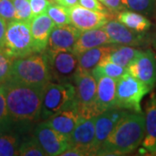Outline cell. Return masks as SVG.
Instances as JSON below:
<instances>
[{"instance_id":"6da1fadb","label":"cell","mask_w":156,"mask_h":156,"mask_svg":"<svg viewBox=\"0 0 156 156\" xmlns=\"http://www.w3.org/2000/svg\"><path fill=\"white\" fill-rule=\"evenodd\" d=\"M145 115L128 113L114 128L97 155H123L135 150L145 137Z\"/></svg>"},{"instance_id":"7a4b0ae2","label":"cell","mask_w":156,"mask_h":156,"mask_svg":"<svg viewBox=\"0 0 156 156\" xmlns=\"http://www.w3.org/2000/svg\"><path fill=\"white\" fill-rule=\"evenodd\" d=\"M3 85L8 111L12 120L30 122L40 118L44 89L10 79Z\"/></svg>"},{"instance_id":"3957f363","label":"cell","mask_w":156,"mask_h":156,"mask_svg":"<svg viewBox=\"0 0 156 156\" xmlns=\"http://www.w3.org/2000/svg\"><path fill=\"white\" fill-rule=\"evenodd\" d=\"M52 78L47 54L37 53L15 59L10 80L44 89ZM8 79V80H9Z\"/></svg>"},{"instance_id":"277c9868","label":"cell","mask_w":156,"mask_h":156,"mask_svg":"<svg viewBox=\"0 0 156 156\" xmlns=\"http://www.w3.org/2000/svg\"><path fill=\"white\" fill-rule=\"evenodd\" d=\"M77 96L75 85L69 82L50 83L43 90L40 118L47 120L59 112L76 109Z\"/></svg>"},{"instance_id":"5b68a950","label":"cell","mask_w":156,"mask_h":156,"mask_svg":"<svg viewBox=\"0 0 156 156\" xmlns=\"http://www.w3.org/2000/svg\"><path fill=\"white\" fill-rule=\"evenodd\" d=\"M151 89L129 73L117 80L115 108L140 113V101Z\"/></svg>"},{"instance_id":"8992f818","label":"cell","mask_w":156,"mask_h":156,"mask_svg":"<svg viewBox=\"0 0 156 156\" xmlns=\"http://www.w3.org/2000/svg\"><path fill=\"white\" fill-rule=\"evenodd\" d=\"M3 49L14 60L34 53L30 22L12 20L8 23Z\"/></svg>"},{"instance_id":"52a82bcc","label":"cell","mask_w":156,"mask_h":156,"mask_svg":"<svg viewBox=\"0 0 156 156\" xmlns=\"http://www.w3.org/2000/svg\"><path fill=\"white\" fill-rule=\"evenodd\" d=\"M74 85L76 89V110L82 118L89 119L100 115L96 107L97 81L91 72L78 70L74 77Z\"/></svg>"},{"instance_id":"ba28073f","label":"cell","mask_w":156,"mask_h":156,"mask_svg":"<svg viewBox=\"0 0 156 156\" xmlns=\"http://www.w3.org/2000/svg\"><path fill=\"white\" fill-rule=\"evenodd\" d=\"M52 77L59 83L69 82L74 80L79 69L78 56L72 51H56L46 53Z\"/></svg>"},{"instance_id":"9c48e42d","label":"cell","mask_w":156,"mask_h":156,"mask_svg":"<svg viewBox=\"0 0 156 156\" xmlns=\"http://www.w3.org/2000/svg\"><path fill=\"white\" fill-rule=\"evenodd\" d=\"M34 137L47 155H62L69 147V138L50 127L45 122L36 127Z\"/></svg>"},{"instance_id":"30bf717a","label":"cell","mask_w":156,"mask_h":156,"mask_svg":"<svg viewBox=\"0 0 156 156\" xmlns=\"http://www.w3.org/2000/svg\"><path fill=\"white\" fill-rule=\"evenodd\" d=\"M128 72L148 86L151 89L156 84V56L151 50L141 51L127 68Z\"/></svg>"},{"instance_id":"8fae6325","label":"cell","mask_w":156,"mask_h":156,"mask_svg":"<svg viewBox=\"0 0 156 156\" xmlns=\"http://www.w3.org/2000/svg\"><path fill=\"white\" fill-rule=\"evenodd\" d=\"M95 117L89 119L81 118L69 139V147L82 150L85 155H95Z\"/></svg>"},{"instance_id":"7c38bea8","label":"cell","mask_w":156,"mask_h":156,"mask_svg":"<svg viewBox=\"0 0 156 156\" xmlns=\"http://www.w3.org/2000/svg\"><path fill=\"white\" fill-rule=\"evenodd\" d=\"M71 23L82 31L102 28L109 21V13L92 11L77 5L69 8Z\"/></svg>"},{"instance_id":"4fadbf2b","label":"cell","mask_w":156,"mask_h":156,"mask_svg":"<svg viewBox=\"0 0 156 156\" xmlns=\"http://www.w3.org/2000/svg\"><path fill=\"white\" fill-rule=\"evenodd\" d=\"M128 114V112L126 111V109L114 108L95 117V138L94 143L95 155H97L98 151L104 144L117 123Z\"/></svg>"},{"instance_id":"5bb4252c","label":"cell","mask_w":156,"mask_h":156,"mask_svg":"<svg viewBox=\"0 0 156 156\" xmlns=\"http://www.w3.org/2000/svg\"><path fill=\"white\" fill-rule=\"evenodd\" d=\"M82 30L74 25H55L50 35L46 53L56 51H72Z\"/></svg>"},{"instance_id":"9a60e30c","label":"cell","mask_w":156,"mask_h":156,"mask_svg":"<svg viewBox=\"0 0 156 156\" xmlns=\"http://www.w3.org/2000/svg\"><path fill=\"white\" fill-rule=\"evenodd\" d=\"M30 23L34 53H43L47 49L50 35L56 24L47 13L34 17Z\"/></svg>"},{"instance_id":"2e32d148","label":"cell","mask_w":156,"mask_h":156,"mask_svg":"<svg viewBox=\"0 0 156 156\" xmlns=\"http://www.w3.org/2000/svg\"><path fill=\"white\" fill-rule=\"evenodd\" d=\"M102 29L108 35L113 44L125 45H139L144 39L143 32H138L128 28L122 23L109 20Z\"/></svg>"},{"instance_id":"e0dca14e","label":"cell","mask_w":156,"mask_h":156,"mask_svg":"<svg viewBox=\"0 0 156 156\" xmlns=\"http://www.w3.org/2000/svg\"><path fill=\"white\" fill-rule=\"evenodd\" d=\"M117 80L101 76L97 80L96 107L100 114L115 108Z\"/></svg>"},{"instance_id":"ac0fdd59","label":"cell","mask_w":156,"mask_h":156,"mask_svg":"<svg viewBox=\"0 0 156 156\" xmlns=\"http://www.w3.org/2000/svg\"><path fill=\"white\" fill-rule=\"evenodd\" d=\"M113 44L108 35L102 28L82 31L79 38L73 48L72 52L79 56L83 52L102 45Z\"/></svg>"},{"instance_id":"d6986e66","label":"cell","mask_w":156,"mask_h":156,"mask_svg":"<svg viewBox=\"0 0 156 156\" xmlns=\"http://www.w3.org/2000/svg\"><path fill=\"white\" fill-rule=\"evenodd\" d=\"M81 118L82 117L80 116L76 109H70L55 114L49 119L45 120V122L69 139Z\"/></svg>"},{"instance_id":"ffe728a7","label":"cell","mask_w":156,"mask_h":156,"mask_svg":"<svg viewBox=\"0 0 156 156\" xmlns=\"http://www.w3.org/2000/svg\"><path fill=\"white\" fill-rule=\"evenodd\" d=\"M146 134L142 147L152 154H156V95L153 94L146 107Z\"/></svg>"},{"instance_id":"44dd1931","label":"cell","mask_w":156,"mask_h":156,"mask_svg":"<svg viewBox=\"0 0 156 156\" xmlns=\"http://www.w3.org/2000/svg\"><path fill=\"white\" fill-rule=\"evenodd\" d=\"M115 46H99L86 50L78 56L79 71L91 72L115 50Z\"/></svg>"},{"instance_id":"7402d4cb","label":"cell","mask_w":156,"mask_h":156,"mask_svg":"<svg viewBox=\"0 0 156 156\" xmlns=\"http://www.w3.org/2000/svg\"><path fill=\"white\" fill-rule=\"evenodd\" d=\"M118 21L122 23L128 28L138 32H144L150 28L151 22L139 12L133 11H122L118 12Z\"/></svg>"},{"instance_id":"603a6c76","label":"cell","mask_w":156,"mask_h":156,"mask_svg":"<svg viewBox=\"0 0 156 156\" xmlns=\"http://www.w3.org/2000/svg\"><path fill=\"white\" fill-rule=\"evenodd\" d=\"M140 53L141 50H137L134 47H130L127 45L120 46V47H115V50L104 60L115 62L122 67L128 68V65L136 57H138Z\"/></svg>"},{"instance_id":"cb8c5ba5","label":"cell","mask_w":156,"mask_h":156,"mask_svg":"<svg viewBox=\"0 0 156 156\" xmlns=\"http://www.w3.org/2000/svg\"><path fill=\"white\" fill-rule=\"evenodd\" d=\"M127 72H128L127 68L122 67L115 62L107 60H103L99 65H97L91 71L96 81L101 76H109L115 80H118Z\"/></svg>"},{"instance_id":"d4e9b609","label":"cell","mask_w":156,"mask_h":156,"mask_svg":"<svg viewBox=\"0 0 156 156\" xmlns=\"http://www.w3.org/2000/svg\"><path fill=\"white\" fill-rule=\"evenodd\" d=\"M46 13L50 16L56 25H64L71 23L69 8L67 7L60 5L56 3H51L48 7Z\"/></svg>"},{"instance_id":"484cf974","label":"cell","mask_w":156,"mask_h":156,"mask_svg":"<svg viewBox=\"0 0 156 156\" xmlns=\"http://www.w3.org/2000/svg\"><path fill=\"white\" fill-rule=\"evenodd\" d=\"M19 143L13 134L0 135V156L19 155Z\"/></svg>"},{"instance_id":"4316f807","label":"cell","mask_w":156,"mask_h":156,"mask_svg":"<svg viewBox=\"0 0 156 156\" xmlns=\"http://www.w3.org/2000/svg\"><path fill=\"white\" fill-rule=\"evenodd\" d=\"M16 11L15 20L30 22L33 18L30 0H12Z\"/></svg>"},{"instance_id":"83f0119b","label":"cell","mask_w":156,"mask_h":156,"mask_svg":"<svg viewBox=\"0 0 156 156\" xmlns=\"http://www.w3.org/2000/svg\"><path fill=\"white\" fill-rule=\"evenodd\" d=\"M125 8L140 14L149 15L154 9V0H122Z\"/></svg>"},{"instance_id":"f1b7e54d","label":"cell","mask_w":156,"mask_h":156,"mask_svg":"<svg viewBox=\"0 0 156 156\" xmlns=\"http://www.w3.org/2000/svg\"><path fill=\"white\" fill-rule=\"evenodd\" d=\"M19 155L22 156H45L47 155L37 140L34 138L23 141L19 146Z\"/></svg>"},{"instance_id":"f546056e","label":"cell","mask_w":156,"mask_h":156,"mask_svg":"<svg viewBox=\"0 0 156 156\" xmlns=\"http://www.w3.org/2000/svg\"><path fill=\"white\" fill-rule=\"evenodd\" d=\"M14 59L6 53L3 48H0V83H4L10 78L11 68Z\"/></svg>"},{"instance_id":"4dcf8cb0","label":"cell","mask_w":156,"mask_h":156,"mask_svg":"<svg viewBox=\"0 0 156 156\" xmlns=\"http://www.w3.org/2000/svg\"><path fill=\"white\" fill-rule=\"evenodd\" d=\"M0 16L7 22L15 20L16 11L12 0H0Z\"/></svg>"},{"instance_id":"1f68e13d","label":"cell","mask_w":156,"mask_h":156,"mask_svg":"<svg viewBox=\"0 0 156 156\" xmlns=\"http://www.w3.org/2000/svg\"><path fill=\"white\" fill-rule=\"evenodd\" d=\"M9 118H11L7 108L5 91L3 83L0 84V128L5 125Z\"/></svg>"},{"instance_id":"d6a6232c","label":"cell","mask_w":156,"mask_h":156,"mask_svg":"<svg viewBox=\"0 0 156 156\" xmlns=\"http://www.w3.org/2000/svg\"><path fill=\"white\" fill-rule=\"evenodd\" d=\"M30 3L33 17L46 13L48 7L51 4L49 0H30Z\"/></svg>"},{"instance_id":"836d02e7","label":"cell","mask_w":156,"mask_h":156,"mask_svg":"<svg viewBox=\"0 0 156 156\" xmlns=\"http://www.w3.org/2000/svg\"><path fill=\"white\" fill-rule=\"evenodd\" d=\"M79 5L83 6L87 9L92 10V11L108 13V11H107L105 6L103 5L101 3H100L98 0H79Z\"/></svg>"},{"instance_id":"e575fe53","label":"cell","mask_w":156,"mask_h":156,"mask_svg":"<svg viewBox=\"0 0 156 156\" xmlns=\"http://www.w3.org/2000/svg\"><path fill=\"white\" fill-rule=\"evenodd\" d=\"M112 12H119L125 9L122 0H100Z\"/></svg>"},{"instance_id":"d590c367","label":"cell","mask_w":156,"mask_h":156,"mask_svg":"<svg viewBox=\"0 0 156 156\" xmlns=\"http://www.w3.org/2000/svg\"><path fill=\"white\" fill-rule=\"evenodd\" d=\"M7 24H8L7 21L4 17H2L0 16V48H4L5 47Z\"/></svg>"},{"instance_id":"8d00e7d4","label":"cell","mask_w":156,"mask_h":156,"mask_svg":"<svg viewBox=\"0 0 156 156\" xmlns=\"http://www.w3.org/2000/svg\"><path fill=\"white\" fill-rule=\"evenodd\" d=\"M62 155L63 156H83L85 155L83 152L80 149H78L76 147H69L66 150L64 151Z\"/></svg>"},{"instance_id":"74e56055","label":"cell","mask_w":156,"mask_h":156,"mask_svg":"<svg viewBox=\"0 0 156 156\" xmlns=\"http://www.w3.org/2000/svg\"><path fill=\"white\" fill-rule=\"evenodd\" d=\"M54 2L67 8H70L79 5V0H54Z\"/></svg>"},{"instance_id":"f35d334b","label":"cell","mask_w":156,"mask_h":156,"mask_svg":"<svg viewBox=\"0 0 156 156\" xmlns=\"http://www.w3.org/2000/svg\"><path fill=\"white\" fill-rule=\"evenodd\" d=\"M0 84H1V83H0Z\"/></svg>"}]
</instances>
